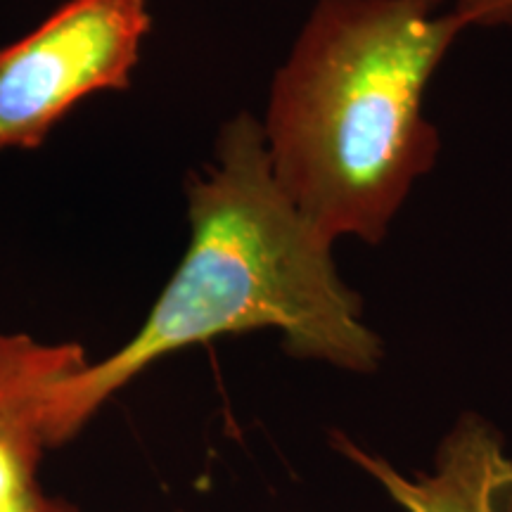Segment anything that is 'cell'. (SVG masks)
Returning <instances> with one entry per match:
<instances>
[{
  "instance_id": "1",
  "label": "cell",
  "mask_w": 512,
  "mask_h": 512,
  "mask_svg": "<svg viewBox=\"0 0 512 512\" xmlns=\"http://www.w3.org/2000/svg\"><path fill=\"white\" fill-rule=\"evenodd\" d=\"M190 242L181 264L124 347L88 361L50 399L48 446L72 441L93 415L159 358L192 344L278 330L294 358L373 373L382 339L339 278L332 242L273 176L264 128L242 112L221 128L216 159L185 185Z\"/></svg>"
},
{
  "instance_id": "2",
  "label": "cell",
  "mask_w": 512,
  "mask_h": 512,
  "mask_svg": "<svg viewBox=\"0 0 512 512\" xmlns=\"http://www.w3.org/2000/svg\"><path fill=\"white\" fill-rule=\"evenodd\" d=\"M463 29L420 0H318L306 19L261 128L275 181L330 242H382L437 162L422 102Z\"/></svg>"
},
{
  "instance_id": "3",
  "label": "cell",
  "mask_w": 512,
  "mask_h": 512,
  "mask_svg": "<svg viewBox=\"0 0 512 512\" xmlns=\"http://www.w3.org/2000/svg\"><path fill=\"white\" fill-rule=\"evenodd\" d=\"M150 29L147 0H67L0 50V152L34 150L83 98L126 91Z\"/></svg>"
},
{
  "instance_id": "4",
  "label": "cell",
  "mask_w": 512,
  "mask_h": 512,
  "mask_svg": "<svg viewBox=\"0 0 512 512\" xmlns=\"http://www.w3.org/2000/svg\"><path fill=\"white\" fill-rule=\"evenodd\" d=\"M88 363L81 344L0 332V512H79L41 484L46 418L57 384Z\"/></svg>"
},
{
  "instance_id": "5",
  "label": "cell",
  "mask_w": 512,
  "mask_h": 512,
  "mask_svg": "<svg viewBox=\"0 0 512 512\" xmlns=\"http://www.w3.org/2000/svg\"><path fill=\"white\" fill-rule=\"evenodd\" d=\"M335 446L406 512H512V456L496 427L479 415H463L441 439L432 470L415 477L344 434H335Z\"/></svg>"
},
{
  "instance_id": "6",
  "label": "cell",
  "mask_w": 512,
  "mask_h": 512,
  "mask_svg": "<svg viewBox=\"0 0 512 512\" xmlns=\"http://www.w3.org/2000/svg\"><path fill=\"white\" fill-rule=\"evenodd\" d=\"M453 12L467 27H512V0H456Z\"/></svg>"
},
{
  "instance_id": "7",
  "label": "cell",
  "mask_w": 512,
  "mask_h": 512,
  "mask_svg": "<svg viewBox=\"0 0 512 512\" xmlns=\"http://www.w3.org/2000/svg\"><path fill=\"white\" fill-rule=\"evenodd\" d=\"M422 5H427V8H432V10H437L441 3H446V0H420Z\"/></svg>"
}]
</instances>
